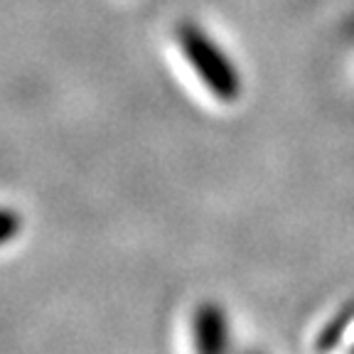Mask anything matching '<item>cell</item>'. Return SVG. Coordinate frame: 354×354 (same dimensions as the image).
I'll list each match as a JSON object with an SVG mask.
<instances>
[{"mask_svg": "<svg viewBox=\"0 0 354 354\" xmlns=\"http://www.w3.org/2000/svg\"><path fill=\"white\" fill-rule=\"evenodd\" d=\"M177 39H180V47H183L187 62L197 69L202 82L214 94L224 96V99L239 94V72L205 30L197 28L194 22H183L177 28Z\"/></svg>", "mask_w": 354, "mask_h": 354, "instance_id": "1", "label": "cell"}]
</instances>
